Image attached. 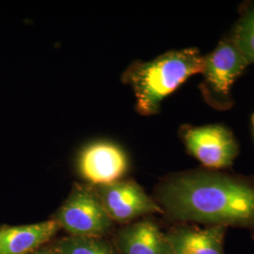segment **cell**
Instances as JSON below:
<instances>
[{
    "label": "cell",
    "mask_w": 254,
    "mask_h": 254,
    "mask_svg": "<svg viewBox=\"0 0 254 254\" xmlns=\"http://www.w3.org/2000/svg\"><path fill=\"white\" fill-rule=\"evenodd\" d=\"M54 219L71 236L79 237L100 238L113 225L95 189L78 184L73 187Z\"/></svg>",
    "instance_id": "obj_4"
},
{
    "label": "cell",
    "mask_w": 254,
    "mask_h": 254,
    "mask_svg": "<svg viewBox=\"0 0 254 254\" xmlns=\"http://www.w3.org/2000/svg\"><path fill=\"white\" fill-rule=\"evenodd\" d=\"M203 70V55L195 47L168 51L150 62H137L124 73L136 96L140 115L158 113L162 101L192 75Z\"/></svg>",
    "instance_id": "obj_2"
},
{
    "label": "cell",
    "mask_w": 254,
    "mask_h": 254,
    "mask_svg": "<svg viewBox=\"0 0 254 254\" xmlns=\"http://www.w3.org/2000/svg\"><path fill=\"white\" fill-rule=\"evenodd\" d=\"M112 221L127 222L147 215L163 214L159 204L136 182L120 180L95 188Z\"/></svg>",
    "instance_id": "obj_7"
},
{
    "label": "cell",
    "mask_w": 254,
    "mask_h": 254,
    "mask_svg": "<svg viewBox=\"0 0 254 254\" xmlns=\"http://www.w3.org/2000/svg\"><path fill=\"white\" fill-rule=\"evenodd\" d=\"M226 37L249 64H254V0L240 5L238 18Z\"/></svg>",
    "instance_id": "obj_11"
},
{
    "label": "cell",
    "mask_w": 254,
    "mask_h": 254,
    "mask_svg": "<svg viewBox=\"0 0 254 254\" xmlns=\"http://www.w3.org/2000/svg\"><path fill=\"white\" fill-rule=\"evenodd\" d=\"M76 165L83 179L99 187L120 181L128 171L129 161L121 146L109 140H97L82 148Z\"/></svg>",
    "instance_id": "obj_6"
},
{
    "label": "cell",
    "mask_w": 254,
    "mask_h": 254,
    "mask_svg": "<svg viewBox=\"0 0 254 254\" xmlns=\"http://www.w3.org/2000/svg\"><path fill=\"white\" fill-rule=\"evenodd\" d=\"M249 65L245 57L226 36L210 54L203 56L202 80L199 88L209 107L218 111L233 108V86Z\"/></svg>",
    "instance_id": "obj_3"
},
{
    "label": "cell",
    "mask_w": 254,
    "mask_h": 254,
    "mask_svg": "<svg viewBox=\"0 0 254 254\" xmlns=\"http://www.w3.org/2000/svg\"><path fill=\"white\" fill-rule=\"evenodd\" d=\"M117 245L122 254H174L165 234L149 218L123 228Z\"/></svg>",
    "instance_id": "obj_9"
},
{
    "label": "cell",
    "mask_w": 254,
    "mask_h": 254,
    "mask_svg": "<svg viewBox=\"0 0 254 254\" xmlns=\"http://www.w3.org/2000/svg\"><path fill=\"white\" fill-rule=\"evenodd\" d=\"M253 126H254V124H253Z\"/></svg>",
    "instance_id": "obj_15"
},
{
    "label": "cell",
    "mask_w": 254,
    "mask_h": 254,
    "mask_svg": "<svg viewBox=\"0 0 254 254\" xmlns=\"http://www.w3.org/2000/svg\"><path fill=\"white\" fill-rule=\"evenodd\" d=\"M180 137L187 151L208 170L230 168L239 154L234 133L222 125L183 126Z\"/></svg>",
    "instance_id": "obj_5"
},
{
    "label": "cell",
    "mask_w": 254,
    "mask_h": 254,
    "mask_svg": "<svg viewBox=\"0 0 254 254\" xmlns=\"http://www.w3.org/2000/svg\"><path fill=\"white\" fill-rule=\"evenodd\" d=\"M61 226L55 219L0 230V254H29L49 241Z\"/></svg>",
    "instance_id": "obj_10"
},
{
    "label": "cell",
    "mask_w": 254,
    "mask_h": 254,
    "mask_svg": "<svg viewBox=\"0 0 254 254\" xmlns=\"http://www.w3.org/2000/svg\"><path fill=\"white\" fill-rule=\"evenodd\" d=\"M29 254H59L57 252H55L53 249H41V250H37L35 252L31 253Z\"/></svg>",
    "instance_id": "obj_13"
},
{
    "label": "cell",
    "mask_w": 254,
    "mask_h": 254,
    "mask_svg": "<svg viewBox=\"0 0 254 254\" xmlns=\"http://www.w3.org/2000/svg\"><path fill=\"white\" fill-rule=\"evenodd\" d=\"M59 254H117L114 249L98 237L69 236L52 247Z\"/></svg>",
    "instance_id": "obj_12"
},
{
    "label": "cell",
    "mask_w": 254,
    "mask_h": 254,
    "mask_svg": "<svg viewBox=\"0 0 254 254\" xmlns=\"http://www.w3.org/2000/svg\"><path fill=\"white\" fill-rule=\"evenodd\" d=\"M226 230L222 226L183 225L173 228L165 236L174 254H225Z\"/></svg>",
    "instance_id": "obj_8"
},
{
    "label": "cell",
    "mask_w": 254,
    "mask_h": 254,
    "mask_svg": "<svg viewBox=\"0 0 254 254\" xmlns=\"http://www.w3.org/2000/svg\"><path fill=\"white\" fill-rule=\"evenodd\" d=\"M163 215L180 222L243 229L254 239V178L199 169L166 177L155 191Z\"/></svg>",
    "instance_id": "obj_1"
},
{
    "label": "cell",
    "mask_w": 254,
    "mask_h": 254,
    "mask_svg": "<svg viewBox=\"0 0 254 254\" xmlns=\"http://www.w3.org/2000/svg\"><path fill=\"white\" fill-rule=\"evenodd\" d=\"M252 120H253V124H254V114L253 115V118H252Z\"/></svg>",
    "instance_id": "obj_14"
}]
</instances>
